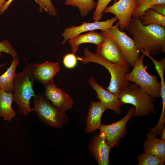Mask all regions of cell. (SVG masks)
<instances>
[{
  "label": "cell",
  "instance_id": "cell-1",
  "mask_svg": "<svg viewBox=\"0 0 165 165\" xmlns=\"http://www.w3.org/2000/svg\"><path fill=\"white\" fill-rule=\"evenodd\" d=\"M126 29L132 37L138 49H142L150 55L165 52V27L144 25L139 17L132 16Z\"/></svg>",
  "mask_w": 165,
  "mask_h": 165
},
{
  "label": "cell",
  "instance_id": "cell-2",
  "mask_svg": "<svg viewBox=\"0 0 165 165\" xmlns=\"http://www.w3.org/2000/svg\"><path fill=\"white\" fill-rule=\"evenodd\" d=\"M84 55L77 57V60L84 64L89 62L99 64L109 72L110 81L106 88L110 92L119 95L123 88L130 83L124 78L126 74L130 71L129 64L123 66L113 63L97 53L90 51L87 48L84 49Z\"/></svg>",
  "mask_w": 165,
  "mask_h": 165
},
{
  "label": "cell",
  "instance_id": "cell-3",
  "mask_svg": "<svg viewBox=\"0 0 165 165\" xmlns=\"http://www.w3.org/2000/svg\"><path fill=\"white\" fill-rule=\"evenodd\" d=\"M35 81L32 76L30 64L26 63L22 71L16 73L13 82V98L18 105L20 112L25 116L32 111L30 100L35 94L33 89Z\"/></svg>",
  "mask_w": 165,
  "mask_h": 165
},
{
  "label": "cell",
  "instance_id": "cell-4",
  "mask_svg": "<svg viewBox=\"0 0 165 165\" xmlns=\"http://www.w3.org/2000/svg\"><path fill=\"white\" fill-rule=\"evenodd\" d=\"M118 96L122 105L129 104L134 106V117H142L151 113H156L154 104L155 98L144 92L136 84L129 83Z\"/></svg>",
  "mask_w": 165,
  "mask_h": 165
},
{
  "label": "cell",
  "instance_id": "cell-5",
  "mask_svg": "<svg viewBox=\"0 0 165 165\" xmlns=\"http://www.w3.org/2000/svg\"><path fill=\"white\" fill-rule=\"evenodd\" d=\"M145 55L142 54L135 62L132 70L126 74V80L138 85L145 93L154 98L161 97V84L158 81V76L152 75L146 71L143 63Z\"/></svg>",
  "mask_w": 165,
  "mask_h": 165
},
{
  "label": "cell",
  "instance_id": "cell-6",
  "mask_svg": "<svg viewBox=\"0 0 165 165\" xmlns=\"http://www.w3.org/2000/svg\"><path fill=\"white\" fill-rule=\"evenodd\" d=\"M32 111L47 125L54 128L63 127L68 122V118L56 108L44 96L35 95L33 100Z\"/></svg>",
  "mask_w": 165,
  "mask_h": 165
},
{
  "label": "cell",
  "instance_id": "cell-7",
  "mask_svg": "<svg viewBox=\"0 0 165 165\" xmlns=\"http://www.w3.org/2000/svg\"><path fill=\"white\" fill-rule=\"evenodd\" d=\"M118 21L105 31H101L105 35L111 37L115 41L121 51L126 61L132 68L136 61L140 56V51L133 38L119 28Z\"/></svg>",
  "mask_w": 165,
  "mask_h": 165
},
{
  "label": "cell",
  "instance_id": "cell-8",
  "mask_svg": "<svg viewBox=\"0 0 165 165\" xmlns=\"http://www.w3.org/2000/svg\"><path fill=\"white\" fill-rule=\"evenodd\" d=\"M135 110L134 107H131L127 110V114L121 119L111 124L101 125L99 129L100 132L104 133L107 141L112 148L118 147L120 139L127 133L126 124L133 116Z\"/></svg>",
  "mask_w": 165,
  "mask_h": 165
},
{
  "label": "cell",
  "instance_id": "cell-9",
  "mask_svg": "<svg viewBox=\"0 0 165 165\" xmlns=\"http://www.w3.org/2000/svg\"><path fill=\"white\" fill-rule=\"evenodd\" d=\"M138 6L137 0H119L107 7L103 13L114 14L119 20V29L123 31L128 26L133 13Z\"/></svg>",
  "mask_w": 165,
  "mask_h": 165
},
{
  "label": "cell",
  "instance_id": "cell-10",
  "mask_svg": "<svg viewBox=\"0 0 165 165\" xmlns=\"http://www.w3.org/2000/svg\"><path fill=\"white\" fill-rule=\"evenodd\" d=\"M43 86L45 97L63 114L66 115V112L72 108L73 101L72 98L54 83Z\"/></svg>",
  "mask_w": 165,
  "mask_h": 165
},
{
  "label": "cell",
  "instance_id": "cell-11",
  "mask_svg": "<svg viewBox=\"0 0 165 165\" xmlns=\"http://www.w3.org/2000/svg\"><path fill=\"white\" fill-rule=\"evenodd\" d=\"M30 68L35 82L43 86L54 83L53 78L60 69L58 63L47 61L42 63H31Z\"/></svg>",
  "mask_w": 165,
  "mask_h": 165
},
{
  "label": "cell",
  "instance_id": "cell-12",
  "mask_svg": "<svg viewBox=\"0 0 165 165\" xmlns=\"http://www.w3.org/2000/svg\"><path fill=\"white\" fill-rule=\"evenodd\" d=\"M118 20L115 16L105 21H95L91 23L82 22V24L79 26H72L70 27L65 28L62 34L64 38L62 44H64L70 38L84 32L97 29L103 31L106 30Z\"/></svg>",
  "mask_w": 165,
  "mask_h": 165
},
{
  "label": "cell",
  "instance_id": "cell-13",
  "mask_svg": "<svg viewBox=\"0 0 165 165\" xmlns=\"http://www.w3.org/2000/svg\"><path fill=\"white\" fill-rule=\"evenodd\" d=\"M105 35L103 42L97 46L96 53L113 63L123 66L129 64L115 41Z\"/></svg>",
  "mask_w": 165,
  "mask_h": 165
},
{
  "label": "cell",
  "instance_id": "cell-14",
  "mask_svg": "<svg viewBox=\"0 0 165 165\" xmlns=\"http://www.w3.org/2000/svg\"><path fill=\"white\" fill-rule=\"evenodd\" d=\"M112 147L101 132L95 135L91 140L88 149L99 165H109V155Z\"/></svg>",
  "mask_w": 165,
  "mask_h": 165
},
{
  "label": "cell",
  "instance_id": "cell-15",
  "mask_svg": "<svg viewBox=\"0 0 165 165\" xmlns=\"http://www.w3.org/2000/svg\"><path fill=\"white\" fill-rule=\"evenodd\" d=\"M89 83L90 86L96 92L97 97L107 109L113 111L118 115L122 113L121 107L122 105L118 95L105 89L97 82L93 76L90 78Z\"/></svg>",
  "mask_w": 165,
  "mask_h": 165
},
{
  "label": "cell",
  "instance_id": "cell-16",
  "mask_svg": "<svg viewBox=\"0 0 165 165\" xmlns=\"http://www.w3.org/2000/svg\"><path fill=\"white\" fill-rule=\"evenodd\" d=\"M107 109L101 102H91L86 118V133L94 132L101 125V118L104 112Z\"/></svg>",
  "mask_w": 165,
  "mask_h": 165
},
{
  "label": "cell",
  "instance_id": "cell-17",
  "mask_svg": "<svg viewBox=\"0 0 165 165\" xmlns=\"http://www.w3.org/2000/svg\"><path fill=\"white\" fill-rule=\"evenodd\" d=\"M146 135L147 138L143 144L144 152L165 160V141L158 138L156 134L150 131Z\"/></svg>",
  "mask_w": 165,
  "mask_h": 165
},
{
  "label": "cell",
  "instance_id": "cell-18",
  "mask_svg": "<svg viewBox=\"0 0 165 165\" xmlns=\"http://www.w3.org/2000/svg\"><path fill=\"white\" fill-rule=\"evenodd\" d=\"M105 37V35L102 32L100 33L91 31L86 34L76 35L68 41L72 53L75 54L80 45L84 43H91L98 46L103 42Z\"/></svg>",
  "mask_w": 165,
  "mask_h": 165
},
{
  "label": "cell",
  "instance_id": "cell-19",
  "mask_svg": "<svg viewBox=\"0 0 165 165\" xmlns=\"http://www.w3.org/2000/svg\"><path fill=\"white\" fill-rule=\"evenodd\" d=\"M14 102L12 92H7L0 89V117L10 121L16 115L12 104Z\"/></svg>",
  "mask_w": 165,
  "mask_h": 165
},
{
  "label": "cell",
  "instance_id": "cell-20",
  "mask_svg": "<svg viewBox=\"0 0 165 165\" xmlns=\"http://www.w3.org/2000/svg\"><path fill=\"white\" fill-rule=\"evenodd\" d=\"M19 63L18 57L13 58V61L10 66L0 76V89L7 92H12L13 80L16 74V70Z\"/></svg>",
  "mask_w": 165,
  "mask_h": 165
},
{
  "label": "cell",
  "instance_id": "cell-21",
  "mask_svg": "<svg viewBox=\"0 0 165 165\" xmlns=\"http://www.w3.org/2000/svg\"><path fill=\"white\" fill-rule=\"evenodd\" d=\"M65 3L67 5L78 8L80 15L83 17L95 8L97 4L94 0H66Z\"/></svg>",
  "mask_w": 165,
  "mask_h": 165
},
{
  "label": "cell",
  "instance_id": "cell-22",
  "mask_svg": "<svg viewBox=\"0 0 165 165\" xmlns=\"http://www.w3.org/2000/svg\"><path fill=\"white\" fill-rule=\"evenodd\" d=\"M139 17L142 24L144 25L155 24L165 27V16L159 14L151 9Z\"/></svg>",
  "mask_w": 165,
  "mask_h": 165
},
{
  "label": "cell",
  "instance_id": "cell-23",
  "mask_svg": "<svg viewBox=\"0 0 165 165\" xmlns=\"http://www.w3.org/2000/svg\"><path fill=\"white\" fill-rule=\"evenodd\" d=\"M138 6L134 10L132 16L139 17L146 13V11L154 5L165 4V0H137Z\"/></svg>",
  "mask_w": 165,
  "mask_h": 165
},
{
  "label": "cell",
  "instance_id": "cell-24",
  "mask_svg": "<svg viewBox=\"0 0 165 165\" xmlns=\"http://www.w3.org/2000/svg\"><path fill=\"white\" fill-rule=\"evenodd\" d=\"M137 165H163L165 160L154 155L144 152L137 158Z\"/></svg>",
  "mask_w": 165,
  "mask_h": 165
},
{
  "label": "cell",
  "instance_id": "cell-25",
  "mask_svg": "<svg viewBox=\"0 0 165 165\" xmlns=\"http://www.w3.org/2000/svg\"><path fill=\"white\" fill-rule=\"evenodd\" d=\"M112 0H98L92 18L95 21L100 20L103 16V12L109 3ZM115 2L117 0H113Z\"/></svg>",
  "mask_w": 165,
  "mask_h": 165
},
{
  "label": "cell",
  "instance_id": "cell-26",
  "mask_svg": "<svg viewBox=\"0 0 165 165\" xmlns=\"http://www.w3.org/2000/svg\"><path fill=\"white\" fill-rule=\"evenodd\" d=\"M34 0L39 5L40 12L44 10L50 15L54 16L57 14V10L51 0Z\"/></svg>",
  "mask_w": 165,
  "mask_h": 165
},
{
  "label": "cell",
  "instance_id": "cell-27",
  "mask_svg": "<svg viewBox=\"0 0 165 165\" xmlns=\"http://www.w3.org/2000/svg\"><path fill=\"white\" fill-rule=\"evenodd\" d=\"M9 54L12 58L18 57V54L15 50L11 44L7 40L0 42V58L2 56V53Z\"/></svg>",
  "mask_w": 165,
  "mask_h": 165
},
{
  "label": "cell",
  "instance_id": "cell-28",
  "mask_svg": "<svg viewBox=\"0 0 165 165\" xmlns=\"http://www.w3.org/2000/svg\"><path fill=\"white\" fill-rule=\"evenodd\" d=\"M77 60L75 54L70 53L64 56L63 59V62L66 67L71 68L76 66L77 63Z\"/></svg>",
  "mask_w": 165,
  "mask_h": 165
},
{
  "label": "cell",
  "instance_id": "cell-29",
  "mask_svg": "<svg viewBox=\"0 0 165 165\" xmlns=\"http://www.w3.org/2000/svg\"><path fill=\"white\" fill-rule=\"evenodd\" d=\"M150 9L159 14L165 16V4H156Z\"/></svg>",
  "mask_w": 165,
  "mask_h": 165
},
{
  "label": "cell",
  "instance_id": "cell-30",
  "mask_svg": "<svg viewBox=\"0 0 165 165\" xmlns=\"http://www.w3.org/2000/svg\"><path fill=\"white\" fill-rule=\"evenodd\" d=\"M13 0H8L3 6L0 12V14H2L8 9L9 6Z\"/></svg>",
  "mask_w": 165,
  "mask_h": 165
},
{
  "label": "cell",
  "instance_id": "cell-31",
  "mask_svg": "<svg viewBox=\"0 0 165 165\" xmlns=\"http://www.w3.org/2000/svg\"><path fill=\"white\" fill-rule=\"evenodd\" d=\"M161 139L165 141V127L162 130L161 134Z\"/></svg>",
  "mask_w": 165,
  "mask_h": 165
},
{
  "label": "cell",
  "instance_id": "cell-32",
  "mask_svg": "<svg viewBox=\"0 0 165 165\" xmlns=\"http://www.w3.org/2000/svg\"><path fill=\"white\" fill-rule=\"evenodd\" d=\"M6 2V0H0V12Z\"/></svg>",
  "mask_w": 165,
  "mask_h": 165
},
{
  "label": "cell",
  "instance_id": "cell-33",
  "mask_svg": "<svg viewBox=\"0 0 165 165\" xmlns=\"http://www.w3.org/2000/svg\"><path fill=\"white\" fill-rule=\"evenodd\" d=\"M6 64V63H4V64H1V65H0V67L3 65H4L5 64Z\"/></svg>",
  "mask_w": 165,
  "mask_h": 165
}]
</instances>
